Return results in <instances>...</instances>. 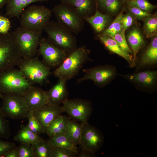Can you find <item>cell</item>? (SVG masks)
<instances>
[{"label":"cell","instance_id":"6da1fadb","mask_svg":"<svg viewBox=\"0 0 157 157\" xmlns=\"http://www.w3.org/2000/svg\"><path fill=\"white\" fill-rule=\"evenodd\" d=\"M90 51L83 47L76 48L69 53L55 70L53 74L67 81L76 76L87 61Z\"/></svg>","mask_w":157,"mask_h":157},{"label":"cell","instance_id":"7a4b0ae2","mask_svg":"<svg viewBox=\"0 0 157 157\" xmlns=\"http://www.w3.org/2000/svg\"><path fill=\"white\" fill-rule=\"evenodd\" d=\"M33 86L19 69L14 67L0 73V91L3 94L22 96Z\"/></svg>","mask_w":157,"mask_h":157},{"label":"cell","instance_id":"3957f363","mask_svg":"<svg viewBox=\"0 0 157 157\" xmlns=\"http://www.w3.org/2000/svg\"><path fill=\"white\" fill-rule=\"evenodd\" d=\"M52 13V11L43 6L27 7L21 15V26L34 31L42 32L50 21Z\"/></svg>","mask_w":157,"mask_h":157},{"label":"cell","instance_id":"277c9868","mask_svg":"<svg viewBox=\"0 0 157 157\" xmlns=\"http://www.w3.org/2000/svg\"><path fill=\"white\" fill-rule=\"evenodd\" d=\"M43 30L52 44L68 54L76 48V40L72 33L58 22L49 21Z\"/></svg>","mask_w":157,"mask_h":157},{"label":"cell","instance_id":"5b68a950","mask_svg":"<svg viewBox=\"0 0 157 157\" xmlns=\"http://www.w3.org/2000/svg\"><path fill=\"white\" fill-rule=\"evenodd\" d=\"M42 33L30 30L21 26L12 32L22 58L35 56L38 52Z\"/></svg>","mask_w":157,"mask_h":157},{"label":"cell","instance_id":"8992f818","mask_svg":"<svg viewBox=\"0 0 157 157\" xmlns=\"http://www.w3.org/2000/svg\"><path fill=\"white\" fill-rule=\"evenodd\" d=\"M22 58L12 33H0V73L17 65Z\"/></svg>","mask_w":157,"mask_h":157},{"label":"cell","instance_id":"52a82bcc","mask_svg":"<svg viewBox=\"0 0 157 157\" xmlns=\"http://www.w3.org/2000/svg\"><path fill=\"white\" fill-rule=\"evenodd\" d=\"M17 66L25 78L31 84H42L51 73L49 67L35 56L22 58Z\"/></svg>","mask_w":157,"mask_h":157},{"label":"cell","instance_id":"ba28073f","mask_svg":"<svg viewBox=\"0 0 157 157\" xmlns=\"http://www.w3.org/2000/svg\"><path fill=\"white\" fill-rule=\"evenodd\" d=\"M1 98L0 111L6 117L13 119L27 118L29 111L22 96L2 94Z\"/></svg>","mask_w":157,"mask_h":157},{"label":"cell","instance_id":"9c48e42d","mask_svg":"<svg viewBox=\"0 0 157 157\" xmlns=\"http://www.w3.org/2000/svg\"><path fill=\"white\" fill-rule=\"evenodd\" d=\"M85 74L77 79V83L87 80H91L97 86L102 87L109 83L115 78L117 70L114 66L106 65L84 69Z\"/></svg>","mask_w":157,"mask_h":157},{"label":"cell","instance_id":"30bf717a","mask_svg":"<svg viewBox=\"0 0 157 157\" xmlns=\"http://www.w3.org/2000/svg\"><path fill=\"white\" fill-rule=\"evenodd\" d=\"M58 22L72 33L77 34L83 27L82 18L75 10L62 5L56 6L52 11Z\"/></svg>","mask_w":157,"mask_h":157},{"label":"cell","instance_id":"8fae6325","mask_svg":"<svg viewBox=\"0 0 157 157\" xmlns=\"http://www.w3.org/2000/svg\"><path fill=\"white\" fill-rule=\"evenodd\" d=\"M38 50L44 63L49 67H58L68 54L65 51L52 44L48 40L41 37Z\"/></svg>","mask_w":157,"mask_h":157},{"label":"cell","instance_id":"7c38bea8","mask_svg":"<svg viewBox=\"0 0 157 157\" xmlns=\"http://www.w3.org/2000/svg\"><path fill=\"white\" fill-rule=\"evenodd\" d=\"M62 103L63 112L82 123L87 122L92 112L90 101L78 98L70 99L67 98Z\"/></svg>","mask_w":157,"mask_h":157},{"label":"cell","instance_id":"4fadbf2b","mask_svg":"<svg viewBox=\"0 0 157 157\" xmlns=\"http://www.w3.org/2000/svg\"><path fill=\"white\" fill-rule=\"evenodd\" d=\"M82 124V131L79 145L81 149L95 154L102 146L103 135L99 130L88 122Z\"/></svg>","mask_w":157,"mask_h":157},{"label":"cell","instance_id":"5bb4252c","mask_svg":"<svg viewBox=\"0 0 157 157\" xmlns=\"http://www.w3.org/2000/svg\"><path fill=\"white\" fill-rule=\"evenodd\" d=\"M29 111L38 109L48 104L47 92L33 86L23 96Z\"/></svg>","mask_w":157,"mask_h":157},{"label":"cell","instance_id":"9a60e30c","mask_svg":"<svg viewBox=\"0 0 157 157\" xmlns=\"http://www.w3.org/2000/svg\"><path fill=\"white\" fill-rule=\"evenodd\" d=\"M62 112V106L47 104L34 111L33 113L46 132L49 125Z\"/></svg>","mask_w":157,"mask_h":157},{"label":"cell","instance_id":"2e32d148","mask_svg":"<svg viewBox=\"0 0 157 157\" xmlns=\"http://www.w3.org/2000/svg\"><path fill=\"white\" fill-rule=\"evenodd\" d=\"M58 82L47 92L48 104L58 106L67 98L66 79L59 78Z\"/></svg>","mask_w":157,"mask_h":157},{"label":"cell","instance_id":"e0dca14e","mask_svg":"<svg viewBox=\"0 0 157 157\" xmlns=\"http://www.w3.org/2000/svg\"><path fill=\"white\" fill-rule=\"evenodd\" d=\"M121 76L136 84L147 87L153 85L156 83L157 72L156 71L148 70Z\"/></svg>","mask_w":157,"mask_h":157},{"label":"cell","instance_id":"ac0fdd59","mask_svg":"<svg viewBox=\"0 0 157 157\" xmlns=\"http://www.w3.org/2000/svg\"><path fill=\"white\" fill-rule=\"evenodd\" d=\"M127 40L133 54L132 62L131 65L133 67L135 65L138 53L144 45V40L140 31L137 27H134L129 32L127 35Z\"/></svg>","mask_w":157,"mask_h":157},{"label":"cell","instance_id":"d6986e66","mask_svg":"<svg viewBox=\"0 0 157 157\" xmlns=\"http://www.w3.org/2000/svg\"><path fill=\"white\" fill-rule=\"evenodd\" d=\"M100 40L110 51L122 57L131 65L133 56L123 51L115 40L110 36L102 34L98 35Z\"/></svg>","mask_w":157,"mask_h":157},{"label":"cell","instance_id":"ffe728a7","mask_svg":"<svg viewBox=\"0 0 157 157\" xmlns=\"http://www.w3.org/2000/svg\"><path fill=\"white\" fill-rule=\"evenodd\" d=\"M48 0H9L6 15L10 17L19 18L24 10L31 4Z\"/></svg>","mask_w":157,"mask_h":157},{"label":"cell","instance_id":"44dd1931","mask_svg":"<svg viewBox=\"0 0 157 157\" xmlns=\"http://www.w3.org/2000/svg\"><path fill=\"white\" fill-rule=\"evenodd\" d=\"M70 120L68 117L60 115L49 125L45 133L49 137L58 134H65Z\"/></svg>","mask_w":157,"mask_h":157},{"label":"cell","instance_id":"7402d4cb","mask_svg":"<svg viewBox=\"0 0 157 157\" xmlns=\"http://www.w3.org/2000/svg\"><path fill=\"white\" fill-rule=\"evenodd\" d=\"M42 138L32 131L27 125L21 124L20 129L14 138V140L20 143L33 144Z\"/></svg>","mask_w":157,"mask_h":157},{"label":"cell","instance_id":"603a6c76","mask_svg":"<svg viewBox=\"0 0 157 157\" xmlns=\"http://www.w3.org/2000/svg\"><path fill=\"white\" fill-rule=\"evenodd\" d=\"M157 62V37L154 36L142 56L141 65L147 66L154 65Z\"/></svg>","mask_w":157,"mask_h":157},{"label":"cell","instance_id":"cb8c5ba5","mask_svg":"<svg viewBox=\"0 0 157 157\" xmlns=\"http://www.w3.org/2000/svg\"><path fill=\"white\" fill-rule=\"evenodd\" d=\"M84 19L98 33L104 31L110 21V17L108 15L103 14L97 9L94 15L87 17Z\"/></svg>","mask_w":157,"mask_h":157},{"label":"cell","instance_id":"d4e9b609","mask_svg":"<svg viewBox=\"0 0 157 157\" xmlns=\"http://www.w3.org/2000/svg\"><path fill=\"white\" fill-rule=\"evenodd\" d=\"M62 1L64 4L73 6L82 18L88 17L91 10L92 0H62Z\"/></svg>","mask_w":157,"mask_h":157},{"label":"cell","instance_id":"484cf974","mask_svg":"<svg viewBox=\"0 0 157 157\" xmlns=\"http://www.w3.org/2000/svg\"><path fill=\"white\" fill-rule=\"evenodd\" d=\"M48 142L52 147H61L71 149L77 153V145L68 139L65 134H61L49 137Z\"/></svg>","mask_w":157,"mask_h":157},{"label":"cell","instance_id":"4316f807","mask_svg":"<svg viewBox=\"0 0 157 157\" xmlns=\"http://www.w3.org/2000/svg\"><path fill=\"white\" fill-rule=\"evenodd\" d=\"M82 131V124L70 120L65 134L74 143L79 144Z\"/></svg>","mask_w":157,"mask_h":157},{"label":"cell","instance_id":"83f0119b","mask_svg":"<svg viewBox=\"0 0 157 157\" xmlns=\"http://www.w3.org/2000/svg\"><path fill=\"white\" fill-rule=\"evenodd\" d=\"M32 145L35 157H52L53 147L48 140L42 139Z\"/></svg>","mask_w":157,"mask_h":157},{"label":"cell","instance_id":"f1b7e54d","mask_svg":"<svg viewBox=\"0 0 157 157\" xmlns=\"http://www.w3.org/2000/svg\"><path fill=\"white\" fill-rule=\"evenodd\" d=\"M144 32L147 38L157 36V17L156 14L151 15L144 20Z\"/></svg>","mask_w":157,"mask_h":157},{"label":"cell","instance_id":"f546056e","mask_svg":"<svg viewBox=\"0 0 157 157\" xmlns=\"http://www.w3.org/2000/svg\"><path fill=\"white\" fill-rule=\"evenodd\" d=\"M123 15V12L122 11L118 15L110 25L104 31L102 34L111 36L122 30L123 28L122 19Z\"/></svg>","mask_w":157,"mask_h":157},{"label":"cell","instance_id":"4dcf8cb0","mask_svg":"<svg viewBox=\"0 0 157 157\" xmlns=\"http://www.w3.org/2000/svg\"><path fill=\"white\" fill-rule=\"evenodd\" d=\"M27 118L28 119L27 125L33 133L38 135L45 133L40 122L34 116L33 111H29Z\"/></svg>","mask_w":157,"mask_h":157},{"label":"cell","instance_id":"1f68e13d","mask_svg":"<svg viewBox=\"0 0 157 157\" xmlns=\"http://www.w3.org/2000/svg\"><path fill=\"white\" fill-rule=\"evenodd\" d=\"M125 30L123 29L120 31L115 34L112 37L124 51L129 53H132V50L129 46L125 35Z\"/></svg>","mask_w":157,"mask_h":157},{"label":"cell","instance_id":"d6a6232c","mask_svg":"<svg viewBox=\"0 0 157 157\" xmlns=\"http://www.w3.org/2000/svg\"><path fill=\"white\" fill-rule=\"evenodd\" d=\"M97 2L100 7L111 13L117 12L120 6L119 0H97Z\"/></svg>","mask_w":157,"mask_h":157},{"label":"cell","instance_id":"836d02e7","mask_svg":"<svg viewBox=\"0 0 157 157\" xmlns=\"http://www.w3.org/2000/svg\"><path fill=\"white\" fill-rule=\"evenodd\" d=\"M0 111V139H8L11 132L9 121Z\"/></svg>","mask_w":157,"mask_h":157},{"label":"cell","instance_id":"e575fe53","mask_svg":"<svg viewBox=\"0 0 157 157\" xmlns=\"http://www.w3.org/2000/svg\"><path fill=\"white\" fill-rule=\"evenodd\" d=\"M127 3L129 6L135 7L148 12L155 7L154 5L147 0H127Z\"/></svg>","mask_w":157,"mask_h":157},{"label":"cell","instance_id":"d590c367","mask_svg":"<svg viewBox=\"0 0 157 157\" xmlns=\"http://www.w3.org/2000/svg\"><path fill=\"white\" fill-rule=\"evenodd\" d=\"M77 153L68 148L61 147L52 148V157H75Z\"/></svg>","mask_w":157,"mask_h":157},{"label":"cell","instance_id":"8d00e7d4","mask_svg":"<svg viewBox=\"0 0 157 157\" xmlns=\"http://www.w3.org/2000/svg\"><path fill=\"white\" fill-rule=\"evenodd\" d=\"M17 147L18 157H35L32 144L20 143Z\"/></svg>","mask_w":157,"mask_h":157},{"label":"cell","instance_id":"74e56055","mask_svg":"<svg viewBox=\"0 0 157 157\" xmlns=\"http://www.w3.org/2000/svg\"><path fill=\"white\" fill-rule=\"evenodd\" d=\"M128 9L130 12L136 19L144 20L151 14L149 12L145 11L137 8L129 6Z\"/></svg>","mask_w":157,"mask_h":157},{"label":"cell","instance_id":"f35d334b","mask_svg":"<svg viewBox=\"0 0 157 157\" xmlns=\"http://www.w3.org/2000/svg\"><path fill=\"white\" fill-rule=\"evenodd\" d=\"M16 147L14 143L3 141L0 139V157H3L6 153Z\"/></svg>","mask_w":157,"mask_h":157},{"label":"cell","instance_id":"ab89813d","mask_svg":"<svg viewBox=\"0 0 157 157\" xmlns=\"http://www.w3.org/2000/svg\"><path fill=\"white\" fill-rule=\"evenodd\" d=\"M11 23L7 18L0 16V33L6 34L9 33Z\"/></svg>","mask_w":157,"mask_h":157},{"label":"cell","instance_id":"60d3db41","mask_svg":"<svg viewBox=\"0 0 157 157\" xmlns=\"http://www.w3.org/2000/svg\"><path fill=\"white\" fill-rule=\"evenodd\" d=\"M134 18L130 12L123 15L122 19L123 28L126 31L131 26L134 22Z\"/></svg>","mask_w":157,"mask_h":157},{"label":"cell","instance_id":"b9f144b4","mask_svg":"<svg viewBox=\"0 0 157 157\" xmlns=\"http://www.w3.org/2000/svg\"><path fill=\"white\" fill-rule=\"evenodd\" d=\"M3 157H18V147H16L6 153Z\"/></svg>","mask_w":157,"mask_h":157},{"label":"cell","instance_id":"7bdbcfd3","mask_svg":"<svg viewBox=\"0 0 157 157\" xmlns=\"http://www.w3.org/2000/svg\"><path fill=\"white\" fill-rule=\"evenodd\" d=\"M79 157H91L95 156V154L86 150L81 149L78 156Z\"/></svg>","mask_w":157,"mask_h":157},{"label":"cell","instance_id":"ee69618b","mask_svg":"<svg viewBox=\"0 0 157 157\" xmlns=\"http://www.w3.org/2000/svg\"><path fill=\"white\" fill-rule=\"evenodd\" d=\"M9 0H0V9L6 4H7Z\"/></svg>","mask_w":157,"mask_h":157},{"label":"cell","instance_id":"f6af8a7d","mask_svg":"<svg viewBox=\"0 0 157 157\" xmlns=\"http://www.w3.org/2000/svg\"><path fill=\"white\" fill-rule=\"evenodd\" d=\"M2 94L1 93V92L0 91V99L1 98Z\"/></svg>","mask_w":157,"mask_h":157},{"label":"cell","instance_id":"bcb514c9","mask_svg":"<svg viewBox=\"0 0 157 157\" xmlns=\"http://www.w3.org/2000/svg\"><path fill=\"white\" fill-rule=\"evenodd\" d=\"M124 0V1H125V0Z\"/></svg>","mask_w":157,"mask_h":157}]
</instances>
